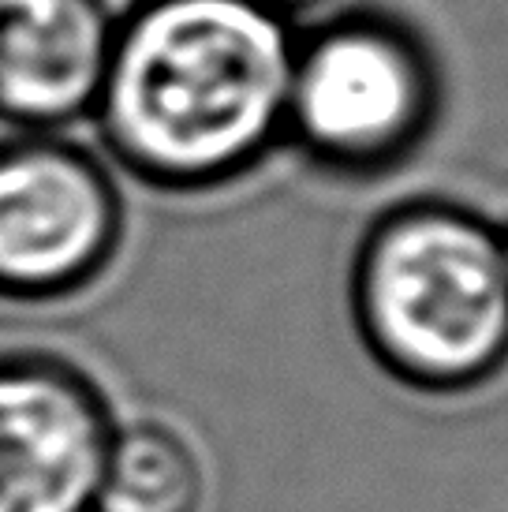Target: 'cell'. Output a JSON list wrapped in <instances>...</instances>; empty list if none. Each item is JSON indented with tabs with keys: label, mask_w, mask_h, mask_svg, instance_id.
<instances>
[{
	"label": "cell",
	"mask_w": 508,
	"mask_h": 512,
	"mask_svg": "<svg viewBox=\"0 0 508 512\" xmlns=\"http://www.w3.org/2000/svg\"><path fill=\"white\" fill-rule=\"evenodd\" d=\"M113 30L105 0H0V124L64 135L90 120Z\"/></svg>",
	"instance_id": "cell-6"
},
{
	"label": "cell",
	"mask_w": 508,
	"mask_h": 512,
	"mask_svg": "<svg viewBox=\"0 0 508 512\" xmlns=\"http://www.w3.org/2000/svg\"><path fill=\"white\" fill-rule=\"evenodd\" d=\"M501 247H505V266H508V236H501Z\"/></svg>",
	"instance_id": "cell-9"
},
{
	"label": "cell",
	"mask_w": 508,
	"mask_h": 512,
	"mask_svg": "<svg viewBox=\"0 0 508 512\" xmlns=\"http://www.w3.org/2000/svg\"><path fill=\"white\" fill-rule=\"evenodd\" d=\"M355 311L404 382L460 389L508 356V266L494 228L449 206L385 217L363 243Z\"/></svg>",
	"instance_id": "cell-2"
},
{
	"label": "cell",
	"mask_w": 508,
	"mask_h": 512,
	"mask_svg": "<svg viewBox=\"0 0 508 512\" xmlns=\"http://www.w3.org/2000/svg\"><path fill=\"white\" fill-rule=\"evenodd\" d=\"M251 4H258V8H266V12H277L288 19V12H296V8H307V4H314V0H251Z\"/></svg>",
	"instance_id": "cell-8"
},
{
	"label": "cell",
	"mask_w": 508,
	"mask_h": 512,
	"mask_svg": "<svg viewBox=\"0 0 508 512\" xmlns=\"http://www.w3.org/2000/svg\"><path fill=\"white\" fill-rule=\"evenodd\" d=\"M124 199L98 157L64 135L0 139V299L79 296L113 266Z\"/></svg>",
	"instance_id": "cell-3"
},
{
	"label": "cell",
	"mask_w": 508,
	"mask_h": 512,
	"mask_svg": "<svg viewBox=\"0 0 508 512\" xmlns=\"http://www.w3.org/2000/svg\"><path fill=\"white\" fill-rule=\"evenodd\" d=\"M113 430L79 367L0 356V512H94Z\"/></svg>",
	"instance_id": "cell-5"
},
{
	"label": "cell",
	"mask_w": 508,
	"mask_h": 512,
	"mask_svg": "<svg viewBox=\"0 0 508 512\" xmlns=\"http://www.w3.org/2000/svg\"><path fill=\"white\" fill-rule=\"evenodd\" d=\"M292 64L288 19L251 0H135L116 15L90 124L142 184H225L284 128Z\"/></svg>",
	"instance_id": "cell-1"
},
{
	"label": "cell",
	"mask_w": 508,
	"mask_h": 512,
	"mask_svg": "<svg viewBox=\"0 0 508 512\" xmlns=\"http://www.w3.org/2000/svg\"><path fill=\"white\" fill-rule=\"evenodd\" d=\"M430 113L434 72L423 45L385 19H340L296 49L284 124L329 165H389L423 139Z\"/></svg>",
	"instance_id": "cell-4"
},
{
	"label": "cell",
	"mask_w": 508,
	"mask_h": 512,
	"mask_svg": "<svg viewBox=\"0 0 508 512\" xmlns=\"http://www.w3.org/2000/svg\"><path fill=\"white\" fill-rule=\"evenodd\" d=\"M202 464L191 441L161 419H116L94 512H198Z\"/></svg>",
	"instance_id": "cell-7"
}]
</instances>
